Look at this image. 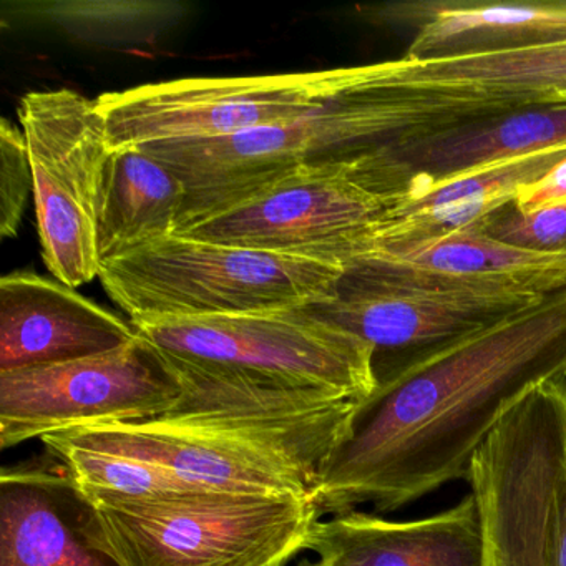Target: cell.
<instances>
[{
	"label": "cell",
	"mask_w": 566,
	"mask_h": 566,
	"mask_svg": "<svg viewBox=\"0 0 566 566\" xmlns=\"http://www.w3.org/2000/svg\"><path fill=\"white\" fill-rule=\"evenodd\" d=\"M360 82L420 107L493 115L566 105V42L462 55L360 65Z\"/></svg>",
	"instance_id": "7c38bea8"
},
{
	"label": "cell",
	"mask_w": 566,
	"mask_h": 566,
	"mask_svg": "<svg viewBox=\"0 0 566 566\" xmlns=\"http://www.w3.org/2000/svg\"><path fill=\"white\" fill-rule=\"evenodd\" d=\"M138 339L130 321L34 271L0 280V370L101 356Z\"/></svg>",
	"instance_id": "9a60e30c"
},
{
	"label": "cell",
	"mask_w": 566,
	"mask_h": 566,
	"mask_svg": "<svg viewBox=\"0 0 566 566\" xmlns=\"http://www.w3.org/2000/svg\"><path fill=\"white\" fill-rule=\"evenodd\" d=\"M346 268L170 234L102 264V286L134 326L304 310L333 300Z\"/></svg>",
	"instance_id": "277c9868"
},
{
	"label": "cell",
	"mask_w": 566,
	"mask_h": 566,
	"mask_svg": "<svg viewBox=\"0 0 566 566\" xmlns=\"http://www.w3.org/2000/svg\"><path fill=\"white\" fill-rule=\"evenodd\" d=\"M34 178L42 258L54 280L81 287L101 276L97 213L111 151L97 101L71 88L31 92L19 104Z\"/></svg>",
	"instance_id": "52a82bcc"
},
{
	"label": "cell",
	"mask_w": 566,
	"mask_h": 566,
	"mask_svg": "<svg viewBox=\"0 0 566 566\" xmlns=\"http://www.w3.org/2000/svg\"><path fill=\"white\" fill-rule=\"evenodd\" d=\"M513 207L522 213L548 210L566 205V157L549 170L548 175L520 191Z\"/></svg>",
	"instance_id": "603a6c76"
},
{
	"label": "cell",
	"mask_w": 566,
	"mask_h": 566,
	"mask_svg": "<svg viewBox=\"0 0 566 566\" xmlns=\"http://www.w3.org/2000/svg\"><path fill=\"white\" fill-rule=\"evenodd\" d=\"M552 553L555 566H566V452L553 483Z\"/></svg>",
	"instance_id": "cb8c5ba5"
},
{
	"label": "cell",
	"mask_w": 566,
	"mask_h": 566,
	"mask_svg": "<svg viewBox=\"0 0 566 566\" xmlns=\"http://www.w3.org/2000/svg\"><path fill=\"white\" fill-rule=\"evenodd\" d=\"M346 271L390 286L543 296L565 290L566 251L513 247L470 227L429 243L376 251Z\"/></svg>",
	"instance_id": "5bb4252c"
},
{
	"label": "cell",
	"mask_w": 566,
	"mask_h": 566,
	"mask_svg": "<svg viewBox=\"0 0 566 566\" xmlns=\"http://www.w3.org/2000/svg\"><path fill=\"white\" fill-rule=\"evenodd\" d=\"M187 201L181 178L144 147L111 148L98 193L102 264L170 237Z\"/></svg>",
	"instance_id": "ffe728a7"
},
{
	"label": "cell",
	"mask_w": 566,
	"mask_h": 566,
	"mask_svg": "<svg viewBox=\"0 0 566 566\" xmlns=\"http://www.w3.org/2000/svg\"><path fill=\"white\" fill-rule=\"evenodd\" d=\"M297 566H326L324 565L323 562H321V559H317V562H301L300 565Z\"/></svg>",
	"instance_id": "d4e9b609"
},
{
	"label": "cell",
	"mask_w": 566,
	"mask_h": 566,
	"mask_svg": "<svg viewBox=\"0 0 566 566\" xmlns=\"http://www.w3.org/2000/svg\"><path fill=\"white\" fill-rule=\"evenodd\" d=\"M390 201L369 187L357 161L301 168L181 237L347 264L369 253Z\"/></svg>",
	"instance_id": "30bf717a"
},
{
	"label": "cell",
	"mask_w": 566,
	"mask_h": 566,
	"mask_svg": "<svg viewBox=\"0 0 566 566\" xmlns=\"http://www.w3.org/2000/svg\"><path fill=\"white\" fill-rule=\"evenodd\" d=\"M539 297L390 286L344 271L333 300L310 310L373 346L379 384L413 360L493 326Z\"/></svg>",
	"instance_id": "8fae6325"
},
{
	"label": "cell",
	"mask_w": 566,
	"mask_h": 566,
	"mask_svg": "<svg viewBox=\"0 0 566 566\" xmlns=\"http://www.w3.org/2000/svg\"><path fill=\"white\" fill-rule=\"evenodd\" d=\"M483 234L513 247L536 251H566V205L522 213L513 203L475 224Z\"/></svg>",
	"instance_id": "7402d4cb"
},
{
	"label": "cell",
	"mask_w": 566,
	"mask_h": 566,
	"mask_svg": "<svg viewBox=\"0 0 566 566\" xmlns=\"http://www.w3.org/2000/svg\"><path fill=\"white\" fill-rule=\"evenodd\" d=\"M387 18L417 28L407 59L462 57L566 42V2L483 4L412 2L389 6Z\"/></svg>",
	"instance_id": "d6986e66"
},
{
	"label": "cell",
	"mask_w": 566,
	"mask_h": 566,
	"mask_svg": "<svg viewBox=\"0 0 566 566\" xmlns=\"http://www.w3.org/2000/svg\"><path fill=\"white\" fill-rule=\"evenodd\" d=\"M135 327L165 359L201 373L353 400L377 387L373 346L310 307Z\"/></svg>",
	"instance_id": "5b68a950"
},
{
	"label": "cell",
	"mask_w": 566,
	"mask_h": 566,
	"mask_svg": "<svg viewBox=\"0 0 566 566\" xmlns=\"http://www.w3.org/2000/svg\"><path fill=\"white\" fill-rule=\"evenodd\" d=\"M34 195L31 160L24 132L2 118L0 122V238H15Z\"/></svg>",
	"instance_id": "44dd1931"
},
{
	"label": "cell",
	"mask_w": 566,
	"mask_h": 566,
	"mask_svg": "<svg viewBox=\"0 0 566 566\" xmlns=\"http://www.w3.org/2000/svg\"><path fill=\"white\" fill-rule=\"evenodd\" d=\"M354 67L248 77H191L102 94L112 148L231 137L313 114L350 88Z\"/></svg>",
	"instance_id": "8992f818"
},
{
	"label": "cell",
	"mask_w": 566,
	"mask_h": 566,
	"mask_svg": "<svg viewBox=\"0 0 566 566\" xmlns=\"http://www.w3.org/2000/svg\"><path fill=\"white\" fill-rule=\"evenodd\" d=\"M566 147V105L490 115L357 158L360 177L390 203L526 155Z\"/></svg>",
	"instance_id": "4fadbf2b"
},
{
	"label": "cell",
	"mask_w": 566,
	"mask_h": 566,
	"mask_svg": "<svg viewBox=\"0 0 566 566\" xmlns=\"http://www.w3.org/2000/svg\"><path fill=\"white\" fill-rule=\"evenodd\" d=\"M85 515L87 500L51 455L4 467L0 566H120L88 539Z\"/></svg>",
	"instance_id": "e0dca14e"
},
{
	"label": "cell",
	"mask_w": 566,
	"mask_h": 566,
	"mask_svg": "<svg viewBox=\"0 0 566 566\" xmlns=\"http://www.w3.org/2000/svg\"><path fill=\"white\" fill-rule=\"evenodd\" d=\"M167 363L184 387L170 410L140 422L74 427L62 436L140 460L193 490L314 496L360 400Z\"/></svg>",
	"instance_id": "7a4b0ae2"
},
{
	"label": "cell",
	"mask_w": 566,
	"mask_h": 566,
	"mask_svg": "<svg viewBox=\"0 0 566 566\" xmlns=\"http://www.w3.org/2000/svg\"><path fill=\"white\" fill-rule=\"evenodd\" d=\"M181 394L170 364L140 334L101 356L0 370V447L74 427L140 422L170 410Z\"/></svg>",
	"instance_id": "9c48e42d"
},
{
	"label": "cell",
	"mask_w": 566,
	"mask_h": 566,
	"mask_svg": "<svg viewBox=\"0 0 566 566\" xmlns=\"http://www.w3.org/2000/svg\"><path fill=\"white\" fill-rule=\"evenodd\" d=\"M566 452V380L520 400L470 463L485 538L483 566H555L552 495Z\"/></svg>",
	"instance_id": "ba28073f"
},
{
	"label": "cell",
	"mask_w": 566,
	"mask_h": 566,
	"mask_svg": "<svg viewBox=\"0 0 566 566\" xmlns=\"http://www.w3.org/2000/svg\"><path fill=\"white\" fill-rule=\"evenodd\" d=\"M82 495L88 539L120 566H284L323 518L314 496L210 490L155 499Z\"/></svg>",
	"instance_id": "3957f363"
},
{
	"label": "cell",
	"mask_w": 566,
	"mask_h": 566,
	"mask_svg": "<svg viewBox=\"0 0 566 566\" xmlns=\"http://www.w3.org/2000/svg\"><path fill=\"white\" fill-rule=\"evenodd\" d=\"M565 157L566 147L549 148L453 178L420 197L394 201L377 224L367 254L429 243L475 227L515 201L520 191L542 180Z\"/></svg>",
	"instance_id": "ac0fdd59"
},
{
	"label": "cell",
	"mask_w": 566,
	"mask_h": 566,
	"mask_svg": "<svg viewBox=\"0 0 566 566\" xmlns=\"http://www.w3.org/2000/svg\"><path fill=\"white\" fill-rule=\"evenodd\" d=\"M304 549L326 566H483L485 538L475 496L437 515L392 522L354 512L317 520Z\"/></svg>",
	"instance_id": "2e32d148"
},
{
	"label": "cell",
	"mask_w": 566,
	"mask_h": 566,
	"mask_svg": "<svg viewBox=\"0 0 566 566\" xmlns=\"http://www.w3.org/2000/svg\"><path fill=\"white\" fill-rule=\"evenodd\" d=\"M558 380H566V287L377 384L321 470V516L366 503L390 512L467 479L505 413Z\"/></svg>",
	"instance_id": "6da1fadb"
}]
</instances>
